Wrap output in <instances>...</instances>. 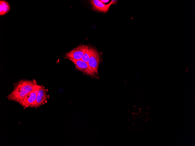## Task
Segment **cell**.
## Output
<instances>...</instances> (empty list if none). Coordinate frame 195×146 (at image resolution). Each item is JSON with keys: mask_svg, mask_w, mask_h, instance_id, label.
<instances>
[{"mask_svg": "<svg viewBox=\"0 0 195 146\" xmlns=\"http://www.w3.org/2000/svg\"><path fill=\"white\" fill-rule=\"evenodd\" d=\"M38 85L35 80H20L15 85L13 91L7 96V98L9 100L19 103L25 96Z\"/></svg>", "mask_w": 195, "mask_h": 146, "instance_id": "1", "label": "cell"}, {"mask_svg": "<svg viewBox=\"0 0 195 146\" xmlns=\"http://www.w3.org/2000/svg\"><path fill=\"white\" fill-rule=\"evenodd\" d=\"M39 86L40 85H37L25 96L19 104L24 108H33L36 100Z\"/></svg>", "mask_w": 195, "mask_h": 146, "instance_id": "2", "label": "cell"}, {"mask_svg": "<svg viewBox=\"0 0 195 146\" xmlns=\"http://www.w3.org/2000/svg\"><path fill=\"white\" fill-rule=\"evenodd\" d=\"M67 58L74 63L76 68L79 70L93 77L98 78L89 65L86 62L81 60L75 59L68 57Z\"/></svg>", "mask_w": 195, "mask_h": 146, "instance_id": "3", "label": "cell"}, {"mask_svg": "<svg viewBox=\"0 0 195 146\" xmlns=\"http://www.w3.org/2000/svg\"><path fill=\"white\" fill-rule=\"evenodd\" d=\"M90 56L88 64L94 73L98 75V67L100 61V56L97 51L93 48L90 47Z\"/></svg>", "mask_w": 195, "mask_h": 146, "instance_id": "4", "label": "cell"}, {"mask_svg": "<svg viewBox=\"0 0 195 146\" xmlns=\"http://www.w3.org/2000/svg\"><path fill=\"white\" fill-rule=\"evenodd\" d=\"M48 90L42 85H40L36 101L33 108H36L44 104L47 101L48 96Z\"/></svg>", "mask_w": 195, "mask_h": 146, "instance_id": "5", "label": "cell"}, {"mask_svg": "<svg viewBox=\"0 0 195 146\" xmlns=\"http://www.w3.org/2000/svg\"><path fill=\"white\" fill-rule=\"evenodd\" d=\"M88 45H81L66 54L67 57L80 60L86 50L89 48Z\"/></svg>", "mask_w": 195, "mask_h": 146, "instance_id": "6", "label": "cell"}, {"mask_svg": "<svg viewBox=\"0 0 195 146\" xmlns=\"http://www.w3.org/2000/svg\"><path fill=\"white\" fill-rule=\"evenodd\" d=\"M90 2L93 7V9L94 10H97L100 12H107L111 5L110 3L105 4L99 0H91Z\"/></svg>", "mask_w": 195, "mask_h": 146, "instance_id": "7", "label": "cell"}, {"mask_svg": "<svg viewBox=\"0 0 195 146\" xmlns=\"http://www.w3.org/2000/svg\"><path fill=\"white\" fill-rule=\"evenodd\" d=\"M10 7L8 2L5 0L0 1V15L2 16L7 13L10 10Z\"/></svg>", "mask_w": 195, "mask_h": 146, "instance_id": "8", "label": "cell"}, {"mask_svg": "<svg viewBox=\"0 0 195 146\" xmlns=\"http://www.w3.org/2000/svg\"><path fill=\"white\" fill-rule=\"evenodd\" d=\"M90 56V49L89 47L86 51L81 60L88 64V61Z\"/></svg>", "mask_w": 195, "mask_h": 146, "instance_id": "9", "label": "cell"}, {"mask_svg": "<svg viewBox=\"0 0 195 146\" xmlns=\"http://www.w3.org/2000/svg\"><path fill=\"white\" fill-rule=\"evenodd\" d=\"M100 1L102 3H106L108 2L109 0H100Z\"/></svg>", "mask_w": 195, "mask_h": 146, "instance_id": "10", "label": "cell"}, {"mask_svg": "<svg viewBox=\"0 0 195 146\" xmlns=\"http://www.w3.org/2000/svg\"><path fill=\"white\" fill-rule=\"evenodd\" d=\"M117 1V0H112L110 2V3L111 4V5L112 4H114Z\"/></svg>", "mask_w": 195, "mask_h": 146, "instance_id": "11", "label": "cell"}]
</instances>
